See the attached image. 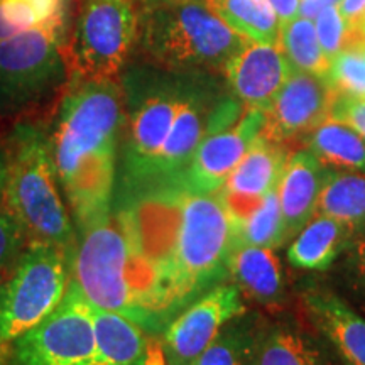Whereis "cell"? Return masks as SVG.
Here are the masks:
<instances>
[{
  "mask_svg": "<svg viewBox=\"0 0 365 365\" xmlns=\"http://www.w3.org/2000/svg\"><path fill=\"white\" fill-rule=\"evenodd\" d=\"M4 144L7 182L2 207L19 223L27 244H51L75 252L76 228L59 186L48 129L17 122Z\"/></svg>",
  "mask_w": 365,
  "mask_h": 365,
  "instance_id": "obj_4",
  "label": "cell"
},
{
  "mask_svg": "<svg viewBox=\"0 0 365 365\" xmlns=\"http://www.w3.org/2000/svg\"><path fill=\"white\" fill-rule=\"evenodd\" d=\"M289 156L291 149L287 144L272 143L262 135L254 140L247 154L218 191L232 222L247 215L267 195L277 190Z\"/></svg>",
  "mask_w": 365,
  "mask_h": 365,
  "instance_id": "obj_16",
  "label": "cell"
},
{
  "mask_svg": "<svg viewBox=\"0 0 365 365\" xmlns=\"http://www.w3.org/2000/svg\"><path fill=\"white\" fill-rule=\"evenodd\" d=\"M26 247L27 239L21 225L6 208L0 207V281L7 276Z\"/></svg>",
  "mask_w": 365,
  "mask_h": 365,
  "instance_id": "obj_31",
  "label": "cell"
},
{
  "mask_svg": "<svg viewBox=\"0 0 365 365\" xmlns=\"http://www.w3.org/2000/svg\"><path fill=\"white\" fill-rule=\"evenodd\" d=\"M130 2H135V0H130Z\"/></svg>",
  "mask_w": 365,
  "mask_h": 365,
  "instance_id": "obj_37",
  "label": "cell"
},
{
  "mask_svg": "<svg viewBox=\"0 0 365 365\" xmlns=\"http://www.w3.org/2000/svg\"><path fill=\"white\" fill-rule=\"evenodd\" d=\"M318 213L344 223L354 239L365 234V175L328 168Z\"/></svg>",
  "mask_w": 365,
  "mask_h": 365,
  "instance_id": "obj_23",
  "label": "cell"
},
{
  "mask_svg": "<svg viewBox=\"0 0 365 365\" xmlns=\"http://www.w3.org/2000/svg\"><path fill=\"white\" fill-rule=\"evenodd\" d=\"M120 85L124 129L113 202L180 186L205 137L245 110L210 71L129 65Z\"/></svg>",
  "mask_w": 365,
  "mask_h": 365,
  "instance_id": "obj_2",
  "label": "cell"
},
{
  "mask_svg": "<svg viewBox=\"0 0 365 365\" xmlns=\"http://www.w3.org/2000/svg\"><path fill=\"white\" fill-rule=\"evenodd\" d=\"M330 118H335V120H340L352 127L365 140V100L335 97Z\"/></svg>",
  "mask_w": 365,
  "mask_h": 365,
  "instance_id": "obj_33",
  "label": "cell"
},
{
  "mask_svg": "<svg viewBox=\"0 0 365 365\" xmlns=\"http://www.w3.org/2000/svg\"><path fill=\"white\" fill-rule=\"evenodd\" d=\"M71 0H0V41L70 14Z\"/></svg>",
  "mask_w": 365,
  "mask_h": 365,
  "instance_id": "obj_28",
  "label": "cell"
},
{
  "mask_svg": "<svg viewBox=\"0 0 365 365\" xmlns=\"http://www.w3.org/2000/svg\"><path fill=\"white\" fill-rule=\"evenodd\" d=\"M335 93L327 78L312 73L293 71L264 110L262 137L287 144L303 140L309 132L330 118Z\"/></svg>",
  "mask_w": 365,
  "mask_h": 365,
  "instance_id": "obj_12",
  "label": "cell"
},
{
  "mask_svg": "<svg viewBox=\"0 0 365 365\" xmlns=\"http://www.w3.org/2000/svg\"><path fill=\"white\" fill-rule=\"evenodd\" d=\"M301 308L341 365H365V317L330 284L304 281Z\"/></svg>",
  "mask_w": 365,
  "mask_h": 365,
  "instance_id": "obj_15",
  "label": "cell"
},
{
  "mask_svg": "<svg viewBox=\"0 0 365 365\" xmlns=\"http://www.w3.org/2000/svg\"><path fill=\"white\" fill-rule=\"evenodd\" d=\"M277 43L284 51L286 58L289 59L294 71L312 73V75L327 78L330 58L323 53L322 46H319L314 21L298 16L284 22L281 24Z\"/></svg>",
  "mask_w": 365,
  "mask_h": 365,
  "instance_id": "obj_25",
  "label": "cell"
},
{
  "mask_svg": "<svg viewBox=\"0 0 365 365\" xmlns=\"http://www.w3.org/2000/svg\"><path fill=\"white\" fill-rule=\"evenodd\" d=\"M341 0H299V16L314 21L325 9L339 6Z\"/></svg>",
  "mask_w": 365,
  "mask_h": 365,
  "instance_id": "obj_34",
  "label": "cell"
},
{
  "mask_svg": "<svg viewBox=\"0 0 365 365\" xmlns=\"http://www.w3.org/2000/svg\"><path fill=\"white\" fill-rule=\"evenodd\" d=\"M213 14L240 34L262 43H277L281 21L267 0H205Z\"/></svg>",
  "mask_w": 365,
  "mask_h": 365,
  "instance_id": "obj_24",
  "label": "cell"
},
{
  "mask_svg": "<svg viewBox=\"0 0 365 365\" xmlns=\"http://www.w3.org/2000/svg\"><path fill=\"white\" fill-rule=\"evenodd\" d=\"M0 365H102L93 307L73 277L65 299L51 317L0 346Z\"/></svg>",
  "mask_w": 365,
  "mask_h": 365,
  "instance_id": "obj_10",
  "label": "cell"
},
{
  "mask_svg": "<svg viewBox=\"0 0 365 365\" xmlns=\"http://www.w3.org/2000/svg\"><path fill=\"white\" fill-rule=\"evenodd\" d=\"M249 312L230 281L220 282L181 309L159 335L166 365H193L230 319Z\"/></svg>",
  "mask_w": 365,
  "mask_h": 365,
  "instance_id": "obj_11",
  "label": "cell"
},
{
  "mask_svg": "<svg viewBox=\"0 0 365 365\" xmlns=\"http://www.w3.org/2000/svg\"><path fill=\"white\" fill-rule=\"evenodd\" d=\"M71 277L91 307L144 327L139 266L124 212L113 205L102 220L76 232Z\"/></svg>",
  "mask_w": 365,
  "mask_h": 365,
  "instance_id": "obj_6",
  "label": "cell"
},
{
  "mask_svg": "<svg viewBox=\"0 0 365 365\" xmlns=\"http://www.w3.org/2000/svg\"><path fill=\"white\" fill-rule=\"evenodd\" d=\"M6 182H7V150H6V144L0 143V207H2Z\"/></svg>",
  "mask_w": 365,
  "mask_h": 365,
  "instance_id": "obj_36",
  "label": "cell"
},
{
  "mask_svg": "<svg viewBox=\"0 0 365 365\" xmlns=\"http://www.w3.org/2000/svg\"><path fill=\"white\" fill-rule=\"evenodd\" d=\"M70 14L0 41V115L38 107L68 85Z\"/></svg>",
  "mask_w": 365,
  "mask_h": 365,
  "instance_id": "obj_7",
  "label": "cell"
},
{
  "mask_svg": "<svg viewBox=\"0 0 365 365\" xmlns=\"http://www.w3.org/2000/svg\"><path fill=\"white\" fill-rule=\"evenodd\" d=\"M124 91L118 81H70L49 132L54 166L76 232L115 200Z\"/></svg>",
  "mask_w": 365,
  "mask_h": 365,
  "instance_id": "obj_3",
  "label": "cell"
},
{
  "mask_svg": "<svg viewBox=\"0 0 365 365\" xmlns=\"http://www.w3.org/2000/svg\"><path fill=\"white\" fill-rule=\"evenodd\" d=\"M250 365H331L309 333L293 318L257 317Z\"/></svg>",
  "mask_w": 365,
  "mask_h": 365,
  "instance_id": "obj_20",
  "label": "cell"
},
{
  "mask_svg": "<svg viewBox=\"0 0 365 365\" xmlns=\"http://www.w3.org/2000/svg\"><path fill=\"white\" fill-rule=\"evenodd\" d=\"M234 230L235 239L244 244L274 250L286 245L289 240H287L277 190L267 195L247 215L234 222Z\"/></svg>",
  "mask_w": 365,
  "mask_h": 365,
  "instance_id": "obj_27",
  "label": "cell"
},
{
  "mask_svg": "<svg viewBox=\"0 0 365 365\" xmlns=\"http://www.w3.org/2000/svg\"><path fill=\"white\" fill-rule=\"evenodd\" d=\"M279 43L245 39L223 63L222 76L232 97L245 108L266 110L293 73Z\"/></svg>",
  "mask_w": 365,
  "mask_h": 365,
  "instance_id": "obj_14",
  "label": "cell"
},
{
  "mask_svg": "<svg viewBox=\"0 0 365 365\" xmlns=\"http://www.w3.org/2000/svg\"><path fill=\"white\" fill-rule=\"evenodd\" d=\"M328 272L333 289L365 317V234L350 242Z\"/></svg>",
  "mask_w": 365,
  "mask_h": 365,
  "instance_id": "obj_29",
  "label": "cell"
},
{
  "mask_svg": "<svg viewBox=\"0 0 365 365\" xmlns=\"http://www.w3.org/2000/svg\"><path fill=\"white\" fill-rule=\"evenodd\" d=\"M314 27H317L319 46L328 58L331 59L341 49H345L349 31H346V24L341 17L339 6L328 7L319 14L314 19Z\"/></svg>",
  "mask_w": 365,
  "mask_h": 365,
  "instance_id": "obj_32",
  "label": "cell"
},
{
  "mask_svg": "<svg viewBox=\"0 0 365 365\" xmlns=\"http://www.w3.org/2000/svg\"><path fill=\"white\" fill-rule=\"evenodd\" d=\"M228 281L244 299L269 313L282 314L289 304L286 271L274 249L257 247L235 240L227 264Z\"/></svg>",
  "mask_w": 365,
  "mask_h": 365,
  "instance_id": "obj_17",
  "label": "cell"
},
{
  "mask_svg": "<svg viewBox=\"0 0 365 365\" xmlns=\"http://www.w3.org/2000/svg\"><path fill=\"white\" fill-rule=\"evenodd\" d=\"M257 313H242L227 323L193 365H250Z\"/></svg>",
  "mask_w": 365,
  "mask_h": 365,
  "instance_id": "obj_26",
  "label": "cell"
},
{
  "mask_svg": "<svg viewBox=\"0 0 365 365\" xmlns=\"http://www.w3.org/2000/svg\"><path fill=\"white\" fill-rule=\"evenodd\" d=\"M135 2L85 0L65 44L70 81H118L137 46Z\"/></svg>",
  "mask_w": 365,
  "mask_h": 365,
  "instance_id": "obj_9",
  "label": "cell"
},
{
  "mask_svg": "<svg viewBox=\"0 0 365 365\" xmlns=\"http://www.w3.org/2000/svg\"><path fill=\"white\" fill-rule=\"evenodd\" d=\"M352 240V232L344 223L317 213L289 240L286 261L298 271L328 272Z\"/></svg>",
  "mask_w": 365,
  "mask_h": 365,
  "instance_id": "obj_21",
  "label": "cell"
},
{
  "mask_svg": "<svg viewBox=\"0 0 365 365\" xmlns=\"http://www.w3.org/2000/svg\"><path fill=\"white\" fill-rule=\"evenodd\" d=\"M73 252L27 244L0 281V346L31 331L56 312L71 282Z\"/></svg>",
  "mask_w": 365,
  "mask_h": 365,
  "instance_id": "obj_8",
  "label": "cell"
},
{
  "mask_svg": "<svg viewBox=\"0 0 365 365\" xmlns=\"http://www.w3.org/2000/svg\"><path fill=\"white\" fill-rule=\"evenodd\" d=\"M327 176L328 168L323 166L308 149L303 148L291 153L277 185L287 240L293 239L318 213L319 195Z\"/></svg>",
  "mask_w": 365,
  "mask_h": 365,
  "instance_id": "obj_19",
  "label": "cell"
},
{
  "mask_svg": "<svg viewBox=\"0 0 365 365\" xmlns=\"http://www.w3.org/2000/svg\"><path fill=\"white\" fill-rule=\"evenodd\" d=\"M327 81L335 97L365 100V46L341 49L330 59Z\"/></svg>",
  "mask_w": 365,
  "mask_h": 365,
  "instance_id": "obj_30",
  "label": "cell"
},
{
  "mask_svg": "<svg viewBox=\"0 0 365 365\" xmlns=\"http://www.w3.org/2000/svg\"><path fill=\"white\" fill-rule=\"evenodd\" d=\"M264 122V110L245 108L230 125L205 137L195 150L180 186L198 193H218L254 140L261 135Z\"/></svg>",
  "mask_w": 365,
  "mask_h": 365,
  "instance_id": "obj_13",
  "label": "cell"
},
{
  "mask_svg": "<svg viewBox=\"0 0 365 365\" xmlns=\"http://www.w3.org/2000/svg\"><path fill=\"white\" fill-rule=\"evenodd\" d=\"M137 46L149 65L168 71H220L245 38L205 0H140Z\"/></svg>",
  "mask_w": 365,
  "mask_h": 365,
  "instance_id": "obj_5",
  "label": "cell"
},
{
  "mask_svg": "<svg viewBox=\"0 0 365 365\" xmlns=\"http://www.w3.org/2000/svg\"><path fill=\"white\" fill-rule=\"evenodd\" d=\"M301 144L325 168L365 175V140L344 122L328 118Z\"/></svg>",
  "mask_w": 365,
  "mask_h": 365,
  "instance_id": "obj_22",
  "label": "cell"
},
{
  "mask_svg": "<svg viewBox=\"0 0 365 365\" xmlns=\"http://www.w3.org/2000/svg\"><path fill=\"white\" fill-rule=\"evenodd\" d=\"M93 323L102 365H166L159 335L134 319L93 307Z\"/></svg>",
  "mask_w": 365,
  "mask_h": 365,
  "instance_id": "obj_18",
  "label": "cell"
},
{
  "mask_svg": "<svg viewBox=\"0 0 365 365\" xmlns=\"http://www.w3.org/2000/svg\"><path fill=\"white\" fill-rule=\"evenodd\" d=\"M124 212L143 291L144 328L161 335L181 309L228 281L235 244L220 193L175 186L113 202Z\"/></svg>",
  "mask_w": 365,
  "mask_h": 365,
  "instance_id": "obj_1",
  "label": "cell"
},
{
  "mask_svg": "<svg viewBox=\"0 0 365 365\" xmlns=\"http://www.w3.org/2000/svg\"><path fill=\"white\" fill-rule=\"evenodd\" d=\"M271 4L281 24L299 16V0H267Z\"/></svg>",
  "mask_w": 365,
  "mask_h": 365,
  "instance_id": "obj_35",
  "label": "cell"
}]
</instances>
